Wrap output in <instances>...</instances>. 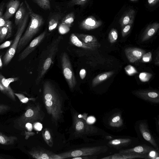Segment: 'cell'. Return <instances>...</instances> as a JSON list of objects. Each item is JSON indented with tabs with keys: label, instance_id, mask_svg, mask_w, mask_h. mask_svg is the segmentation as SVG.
Here are the masks:
<instances>
[{
	"label": "cell",
	"instance_id": "cell-36",
	"mask_svg": "<svg viewBox=\"0 0 159 159\" xmlns=\"http://www.w3.org/2000/svg\"><path fill=\"white\" fill-rule=\"evenodd\" d=\"M142 60L144 62H150L152 59V54L151 52L145 53L142 57Z\"/></svg>",
	"mask_w": 159,
	"mask_h": 159
},
{
	"label": "cell",
	"instance_id": "cell-8",
	"mask_svg": "<svg viewBox=\"0 0 159 159\" xmlns=\"http://www.w3.org/2000/svg\"><path fill=\"white\" fill-rule=\"evenodd\" d=\"M46 34L47 31L45 30L34 38L19 54L18 61H20L25 59L42 42Z\"/></svg>",
	"mask_w": 159,
	"mask_h": 159
},
{
	"label": "cell",
	"instance_id": "cell-49",
	"mask_svg": "<svg viewBox=\"0 0 159 159\" xmlns=\"http://www.w3.org/2000/svg\"><path fill=\"white\" fill-rule=\"evenodd\" d=\"M149 156L152 157H154L155 155V152L154 150H152L150 152L148 153Z\"/></svg>",
	"mask_w": 159,
	"mask_h": 159
},
{
	"label": "cell",
	"instance_id": "cell-22",
	"mask_svg": "<svg viewBox=\"0 0 159 159\" xmlns=\"http://www.w3.org/2000/svg\"><path fill=\"white\" fill-rule=\"evenodd\" d=\"M12 30V22L8 20L6 25L0 29V43L5 39H8L11 36Z\"/></svg>",
	"mask_w": 159,
	"mask_h": 159
},
{
	"label": "cell",
	"instance_id": "cell-46",
	"mask_svg": "<svg viewBox=\"0 0 159 159\" xmlns=\"http://www.w3.org/2000/svg\"><path fill=\"white\" fill-rule=\"evenodd\" d=\"M6 142V139L3 136L0 135V143L2 144H5Z\"/></svg>",
	"mask_w": 159,
	"mask_h": 159
},
{
	"label": "cell",
	"instance_id": "cell-2",
	"mask_svg": "<svg viewBox=\"0 0 159 159\" xmlns=\"http://www.w3.org/2000/svg\"><path fill=\"white\" fill-rule=\"evenodd\" d=\"M62 39L59 36L53 39L42 52L38 69V75L35 80L36 84H39L50 67L59 49L60 43Z\"/></svg>",
	"mask_w": 159,
	"mask_h": 159
},
{
	"label": "cell",
	"instance_id": "cell-42",
	"mask_svg": "<svg viewBox=\"0 0 159 159\" xmlns=\"http://www.w3.org/2000/svg\"><path fill=\"white\" fill-rule=\"evenodd\" d=\"M95 121V118L94 117L92 116L89 117L86 120L87 122L90 124L94 123Z\"/></svg>",
	"mask_w": 159,
	"mask_h": 159
},
{
	"label": "cell",
	"instance_id": "cell-5",
	"mask_svg": "<svg viewBox=\"0 0 159 159\" xmlns=\"http://www.w3.org/2000/svg\"><path fill=\"white\" fill-rule=\"evenodd\" d=\"M27 12L22 22L18 26V29L14 40L3 57V63L4 65H7L11 61L15 54L20 40L25 30L29 17Z\"/></svg>",
	"mask_w": 159,
	"mask_h": 159
},
{
	"label": "cell",
	"instance_id": "cell-33",
	"mask_svg": "<svg viewBox=\"0 0 159 159\" xmlns=\"http://www.w3.org/2000/svg\"><path fill=\"white\" fill-rule=\"evenodd\" d=\"M88 0H71L67 4L69 7H72L75 6H83L84 5Z\"/></svg>",
	"mask_w": 159,
	"mask_h": 159
},
{
	"label": "cell",
	"instance_id": "cell-30",
	"mask_svg": "<svg viewBox=\"0 0 159 159\" xmlns=\"http://www.w3.org/2000/svg\"><path fill=\"white\" fill-rule=\"evenodd\" d=\"M39 7L45 10L51 9V4L49 0H33Z\"/></svg>",
	"mask_w": 159,
	"mask_h": 159
},
{
	"label": "cell",
	"instance_id": "cell-35",
	"mask_svg": "<svg viewBox=\"0 0 159 159\" xmlns=\"http://www.w3.org/2000/svg\"><path fill=\"white\" fill-rule=\"evenodd\" d=\"M132 26V24H129L121 27V35L123 37H125L129 34Z\"/></svg>",
	"mask_w": 159,
	"mask_h": 159
},
{
	"label": "cell",
	"instance_id": "cell-19",
	"mask_svg": "<svg viewBox=\"0 0 159 159\" xmlns=\"http://www.w3.org/2000/svg\"><path fill=\"white\" fill-rule=\"evenodd\" d=\"M62 15L58 13H54L49 17L48 28L49 31L54 30L58 26L62 19Z\"/></svg>",
	"mask_w": 159,
	"mask_h": 159
},
{
	"label": "cell",
	"instance_id": "cell-27",
	"mask_svg": "<svg viewBox=\"0 0 159 159\" xmlns=\"http://www.w3.org/2000/svg\"><path fill=\"white\" fill-rule=\"evenodd\" d=\"M75 16L74 12H71L63 17L61 20V24L66 25L69 27H70L74 22Z\"/></svg>",
	"mask_w": 159,
	"mask_h": 159
},
{
	"label": "cell",
	"instance_id": "cell-6",
	"mask_svg": "<svg viewBox=\"0 0 159 159\" xmlns=\"http://www.w3.org/2000/svg\"><path fill=\"white\" fill-rule=\"evenodd\" d=\"M73 126L75 133L79 135L95 134L98 131L97 127L88 123L81 115L74 116Z\"/></svg>",
	"mask_w": 159,
	"mask_h": 159
},
{
	"label": "cell",
	"instance_id": "cell-18",
	"mask_svg": "<svg viewBox=\"0 0 159 159\" xmlns=\"http://www.w3.org/2000/svg\"><path fill=\"white\" fill-rule=\"evenodd\" d=\"M147 155H134L124 154L120 153H115L113 155L104 157L102 159H131L136 158H149Z\"/></svg>",
	"mask_w": 159,
	"mask_h": 159
},
{
	"label": "cell",
	"instance_id": "cell-23",
	"mask_svg": "<svg viewBox=\"0 0 159 159\" xmlns=\"http://www.w3.org/2000/svg\"><path fill=\"white\" fill-rule=\"evenodd\" d=\"M27 12L26 9L22 2L20 5L19 9L16 11L15 18V23L18 26L23 21Z\"/></svg>",
	"mask_w": 159,
	"mask_h": 159
},
{
	"label": "cell",
	"instance_id": "cell-10",
	"mask_svg": "<svg viewBox=\"0 0 159 159\" xmlns=\"http://www.w3.org/2000/svg\"><path fill=\"white\" fill-rule=\"evenodd\" d=\"M31 154L33 157L38 159H62L58 154L40 147L34 149L31 151Z\"/></svg>",
	"mask_w": 159,
	"mask_h": 159
},
{
	"label": "cell",
	"instance_id": "cell-34",
	"mask_svg": "<svg viewBox=\"0 0 159 159\" xmlns=\"http://www.w3.org/2000/svg\"><path fill=\"white\" fill-rule=\"evenodd\" d=\"M152 76V75L151 73L143 72L140 73L139 78L141 81L145 82L148 81Z\"/></svg>",
	"mask_w": 159,
	"mask_h": 159
},
{
	"label": "cell",
	"instance_id": "cell-15",
	"mask_svg": "<svg viewBox=\"0 0 159 159\" xmlns=\"http://www.w3.org/2000/svg\"><path fill=\"white\" fill-rule=\"evenodd\" d=\"M19 0H10L6 5V10L3 14V17L6 20H8L18 10L20 5Z\"/></svg>",
	"mask_w": 159,
	"mask_h": 159
},
{
	"label": "cell",
	"instance_id": "cell-47",
	"mask_svg": "<svg viewBox=\"0 0 159 159\" xmlns=\"http://www.w3.org/2000/svg\"><path fill=\"white\" fill-rule=\"evenodd\" d=\"M25 126L29 130L31 131L32 130V126L31 124L27 123L26 124Z\"/></svg>",
	"mask_w": 159,
	"mask_h": 159
},
{
	"label": "cell",
	"instance_id": "cell-38",
	"mask_svg": "<svg viewBox=\"0 0 159 159\" xmlns=\"http://www.w3.org/2000/svg\"><path fill=\"white\" fill-rule=\"evenodd\" d=\"M62 25L60 26L59 28V31L61 34H64L69 30V27H66V25L61 24Z\"/></svg>",
	"mask_w": 159,
	"mask_h": 159
},
{
	"label": "cell",
	"instance_id": "cell-29",
	"mask_svg": "<svg viewBox=\"0 0 159 159\" xmlns=\"http://www.w3.org/2000/svg\"><path fill=\"white\" fill-rule=\"evenodd\" d=\"M42 135L44 141L50 147L53 145L51 134L49 130L47 129H44L42 131Z\"/></svg>",
	"mask_w": 159,
	"mask_h": 159
},
{
	"label": "cell",
	"instance_id": "cell-43",
	"mask_svg": "<svg viewBox=\"0 0 159 159\" xmlns=\"http://www.w3.org/2000/svg\"><path fill=\"white\" fill-rule=\"evenodd\" d=\"M34 128L38 130H40L42 127L41 124L38 122L34 124Z\"/></svg>",
	"mask_w": 159,
	"mask_h": 159
},
{
	"label": "cell",
	"instance_id": "cell-51",
	"mask_svg": "<svg viewBox=\"0 0 159 159\" xmlns=\"http://www.w3.org/2000/svg\"><path fill=\"white\" fill-rule=\"evenodd\" d=\"M3 66V63L1 58V56L0 55V69H1Z\"/></svg>",
	"mask_w": 159,
	"mask_h": 159
},
{
	"label": "cell",
	"instance_id": "cell-32",
	"mask_svg": "<svg viewBox=\"0 0 159 159\" xmlns=\"http://www.w3.org/2000/svg\"><path fill=\"white\" fill-rule=\"evenodd\" d=\"M4 5L5 3L3 2L0 5V29L6 25L8 20H6L3 17V12Z\"/></svg>",
	"mask_w": 159,
	"mask_h": 159
},
{
	"label": "cell",
	"instance_id": "cell-31",
	"mask_svg": "<svg viewBox=\"0 0 159 159\" xmlns=\"http://www.w3.org/2000/svg\"><path fill=\"white\" fill-rule=\"evenodd\" d=\"M118 37V33L117 30L114 28L112 29L108 34L109 41L111 43H114L117 41Z\"/></svg>",
	"mask_w": 159,
	"mask_h": 159
},
{
	"label": "cell",
	"instance_id": "cell-16",
	"mask_svg": "<svg viewBox=\"0 0 159 159\" xmlns=\"http://www.w3.org/2000/svg\"><path fill=\"white\" fill-rule=\"evenodd\" d=\"M75 34L82 42L95 48L96 49L99 48L101 46L100 44L94 36L77 33Z\"/></svg>",
	"mask_w": 159,
	"mask_h": 159
},
{
	"label": "cell",
	"instance_id": "cell-44",
	"mask_svg": "<svg viewBox=\"0 0 159 159\" xmlns=\"http://www.w3.org/2000/svg\"><path fill=\"white\" fill-rule=\"evenodd\" d=\"M7 80L9 84L17 81L19 80L18 77L10 78L7 79Z\"/></svg>",
	"mask_w": 159,
	"mask_h": 159
},
{
	"label": "cell",
	"instance_id": "cell-24",
	"mask_svg": "<svg viewBox=\"0 0 159 159\" xmlns=\"http://www.w3.org/2000/svg\"><path fill=\"white\" fill-rule=\"evenodd\" d=\"M132 140L129 138L115 139L109 141L108 144L115 148L125 147L129 144Z\"/></svg>",
	"mask_w": 159,
	"mask_h": 159
},
{
	"label": "cell",
	"instance_id": "cell-1",
	"mask_svg": "<svg viewBox=\"0 0 159 159\" xmlns=\"http://www.w3.org/2000/svg\"><path fill=\"white\" fill-rule=\"evenodd\" d=\"M43 99L48 113L56 124L63 113V101L61 96L52 83L46 81L43 84Z\"/></svg>",
	"mask_w": 159,
	"mask_h": 159
},
{
	"label": "cell",
	"instance_id": "cell-50",
	"mask_svg": "<svg viewBox=\"0 0 159 159\" xmlns=\"http://www.w3.org/2000/svg\"><path fill=\"white\" fill-rule=\"evenodd\" d=\"M21 101L23 103H25L28 101V98H25L24 97L21 100Z\"/></svg>",
	"mask_w": 159,
	"mask_h": 159
},
{
	"label": "cell",
	"instance_id": "cell-12",
	"mask_svg": "<svg viewBox=\"0 0 159 159\" xmlns=\"http://www.w3.org/2000/svg\"><path fill=\"white\" fill-rule=\"evenodd\" d=\"M125 53L129 61L134 63L140 59L145 53V51L138 48H127L125 50Z\"/></svg>",
	"mask_w": 159,
	"mask_h": 159
},
{
	"label": "cell",
	"instance_id": "cell-21",
	"mask_svg": "<svg viewBox=\"0 0 159 159\" xmlns=\"http://www.w3.org/2000/svg\"><path fill=\"white\" fill-rule=\"evenodd\" d=\"M70 43L74 45L85 49L93 51L96 49L95 48L88 45L80 40L74 33L71 34L70 37Z\"/></svg>",
	"mask_w": 159,
	"mask_h": 159
},
{
	"label": "cell",
	"instance_id": "cell-9",
	"mask_svg": "<svg viewBox=\"0 0 159 159\" xmlns=\"http://www.w3.org/2000/svg\"><path fill=\"white\" fill-rule=\"evenodd\" d=\"M134 95L146 101L155 103L159 102L158 91L150 90H139L132 92Z\"/></svg>",
	"mask_w": 159,
	"mask_h": 159
},
{
	"label": "cell",
	"instance_id": "cell-4",
	"mask_svg": "<svg viewBox=\"0 0 159 159\" xmlns=\"http://www.w3.org/2000/svg\"><path fill=\"white\" fill-rule=\"evenodd\" d=\"M108 148L105 146L86 147L58 154L62 159L78 157L94 156L106 152Z\"/></svg>",
	"mask_w": 159,
	"mask_h": 159
},
{
	"label": "cell",
	"instance_id": "cell-37",
	"mask_svg": "<svg viewBox=\"0 0 159 159\" xmlns=\"http://www.w3.org/2000/svg\"><path fill=\"white\" fill-rule=\"evenodd\" d=\"M125 70L129 75H132L134 74L137 73V70L135 68L131 65H129L126 66L125 68Z\"/></svg>",
	"mask_w": 159,
	"mask_h": 159
},
{
	"label": "cell",
	"instance_id": "cell-11",
	"mask_svg": "<svg viewBox=\"0 0 159 159\" xmlns=\"http://www.w3.org/2000/svg\"><path fill=\"white\" fill-rule=\"evenodd\" d=\"M154 150L152 147L145 145H141L126 149L121 150L119 153L134 155H148L152 151Z\"/></svg>",
	"mask_w": 159,
	"mask_h": 159
},
{
	"label": "cell",
	"instance_id": "cell-20",
	"mask_svg": "<svg viewBox=\"0 0 159 159\" xmlns=\"http://www.w3.org/2000/svg\"><path fill=\"white\" fill-rule=\"evenodd\" d=\"M135 15V11L133 9H130L125 12L120 20V23L121 27L128 24H132L134 22Z\"/></svg>",
	"mask_w": 159,
	"mask_h": 159
},
{
	"label": "cell",
	"instance_id": "cell-25",
	"mask_svg": "<svg viewBox=\"0 0 159 159\" xmlns=\"http://www.w3.org/2000/svg\"><path fill=\"white\" fill-rule=\"evenodd\" d=\"M114 73L113 71H110L99 74L94 78L92 80V85L94 87L102 82L111 77Z\"/></svg>",
	"mask_w": 159,
	"mask_h": 159
},
{
	"label": "cell",
	"instance_id": "cell-40",
	"mask_svg": "<svg viewBox=\"0 0 159 159\" xmlns=\"http://www.w3.org/2000/svg\"><path fill=\"white\" fill-rule=\"evenodd\" d=\"M96 156H89L78 157L71 158L72 159H95L97 158Z\"/></svg>",
	"mask_w": 159,
	"mask_h": 159
},
{
	"label": "cell",
	"instance_id": "cell-14",
	"mask_svg": "<svg viewBox=\"0 0 159 159\" xmlns=\"http://www.w3.org/2000/svg\"><path fill=\"white\" fill-rule=\"evenodd\" d=\"M102 24V22L101 20H97L94 17L91 16L82 21L80 26L81 29L90 30L99 27Z\"/></svg>",
	"mask_w": 159,
	"mask_h": 159
},
{
	"label": "cell",
	"instance_id": "cell-48",
	"mask_svg": "<svg viewBox=\"0 0 159 159\" xmlns=\"http://www.w3.org/2000/svg\"><path fill=\"white\" fill-rule=\"evenodd\" d=\"M158 51L157 52V55L156 56V59L155 60V63L156 65L158 66H159V52Z\"/></svg>",
	"mask_w": 159,
	"mask_h": 159
},
{
	"label": "cell",
	"instance_id": "cell-17",
	"mask_svg": "<svg viewBox=\"0 0 159 159\" xmlns=\"http://www.w3.org/2000/svg\"><path fill=\"white\" fill-rule=\"evenodd\" d=\"M159 28V24L154 22L149 25L145 30L142 36L141 41L144 42L152 37Z\"/></svg>",
	"mask_w": 159,
	"mask_h": 159
},
{
	"label": "cell",
	"instance_id": "cell-39",
	"mask_svg": "<svg viewBox=\"0 0 159 159\" xmlns=\"http://www.w3.org/2000/svg\"><path fill=\"white\" fill-rule=\"evenodd\" d=\"M12 40L6 41L0 45V50L7 48L11 45Z\"/></svg>",
	"mask_w": 159,
	"mask_h": 159
},
{
	"label": "cell",
	"instance_id": "cell-3",
	"mask_svg": "<svg viewBox=\"0 0 159 159\" xmlns=\"http://www.w3.org/2000/svg\"><path fill=\"white\" fill-rule=\"evenodd\" d=\"M24 2L30 20L27 29L20 40L17 48L18 52L25 46L38 33L44 22L42 16L33 11L27 1L25 0Z\"/></svg>",
	"mask_w": 159,
	"mask_h": 159
},
{
	"label": "cell",
	"instance_id": "cell-28",
	"mask_svg": "<svg viewBox=\"0 0 159 159\" xmlns=\"http://www.w3.org/2000/svg\"><path fill=\"white\" fill-rule=\"evenodd\" d=\"M0 83L4 87L6 93L10 95H13V92L10 86V84L7 82V79L1 73H0Z\"/></svg>",
	"mask_w": 159,
	"mask_h": 159
},
{
	"label": "cell",
	"instance_id": "cell-13",
	"mask_svg": "<svg viewBox=\"0 0 159 159\" xmlns=\"http://www.w3.org/2000/svg\"><path fill=\"white\" fill-rule=\"evenodd\" d=\"M139 129L140 133L143 139L150 143L157 150L159 148L154 138L150 133L147 124L143 122H141L139 125Z\"/></svg>",
	"mask_w": 159,
	"mask_h": 159
},
{
	"label": "cell",
	"instance_id": "cell-7",
	"mask_svg": "<svg viewBox=\"0 0 159 159\" xmlns=\"http://www.w3.org/2000/svg\"><path fill=\"white\" fill-rule=\"evenodd\" d=\"M61 61L64 76L70 89L71 90H73L76 86L77 82L71 62L66 52L62 53Z\"/></svg>",
	"mask_w": 159,
	"mask_h": 159
},
{
	"label": "cell",
	"instance_id": "cell-52",
	"mask_svg": "<svg viewBox=\"0 0 159 159\" xmlns=\"http://www.w3.org/2000/svg\"><path fill=\"white\" fill-rule=\"evenodd\" d=\"M130 1H131L133 2H136L138 0H129Z\"/></svg>",
	"mask_w": 159,
	"mask_h": 159
},
{
	"label": "cell",
	"instance_id": "cell-45",
	"mask_svg": "<svg viewBox=\"0 0 159 159\" xmlns=\"http://www.w3.org/2000/svg\"><path fill=\"white\" fill-rule=\"evenodd\" d=\"M159 0H148V3L151 5H153L157 4Z\"/></svg>",
	"mask_w": 159,
	"mask_h": 159
},
{
	"label": "cell",
	"instance_id": "cell-26",
	"mask_svg": "<svg viewBox=\"0 0 159 159\" xmlns=\"http://www.w3.org/2000/svg\"><path fill=\"white\" fill-rule=\"evenodd\" d=\"M110 126L114 128H119L123 125L121 115L119 113L113 114L110 117L108 122Z\"/></svg>",
	"mask_w": 159,
	"mask_h": 159
},
{
	"label": "cell",
	"instance_id": "cell-41",
	"mask_svg": "<svg viewBox=\"0 0 159 159\" xmlns=\"http://www.w3.org/2000/svg\"><path fill=\"white\" fill-rule=\"evenodd\" d=\"M86 74V71L84 69H82L80 71V75L81 79H84L85 77Z\"/></svg>",
	"mask_w": 159,
	"mask_h": 159
}]
</instances>
